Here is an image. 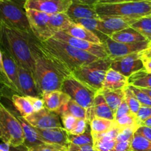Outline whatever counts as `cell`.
<instances>
[{
  "label": "cell",
  "instance_id": "obj_1",
  "mask_svg": "<svg viewBox=\"0 0 151 151\" xmlns=\"http://www.w3.org/2000/svg\"><path fill=\"white\" fill-rule=\"evenodd\" d=\"M38 44L46 58L65 78L72 75V72L78 68L99 59L54 38L45 42L39 41Z\"/></svg>",
  "mask_w": 151,
  "mask_h": 151
},
{
  "label": "cell",
  "instance_id": "obj_2",
  "mask_svg": "<svg viewBox=\"0 0 151 151\" xmlns=\"http://www.w3.org/2000/svg\"><path fill=\"white\" fill-rule=\"evenodd\" d=\"M0 22V47L11 55L18 65L35 72V60L29 43V35Z\"/></svg>",
  "mask_w": 151,
  "mask_h": 151
},
{
  "label": "cell",
  "instance_id": "obj_3",
  "mask_svg": "<svg viewBox=\"0 0 151 151\" xmlns=\"http://www.w3.org/2000/svg\"><path fill=\"white\" fill-rule=\"evenodd\" d=\"M33 34L29 35V43L35 60L34 79L40 94L61 91L65 77L47 60L39 47V41H35Z\"/></svg>",
  "mask_w": 151,
  "mask_h": 151
},
{
  "label": "cell",
  "instance_id": "obj_4",
  "mask_svg": "<svg viewBox=\"0 0 151 151\" xmlns=\"http://www.w3.org/2000/svg\"><path fill=\"white\" fill-rule=\"evenodd\" d=\"M112 59L111 58H99L91 63L85 64L72 72V75L95 92H99L108 70L111 68Z\"/></svg>",
  "mask_w": 151,
  "mask_h": 151
},
{
  "label": "cell",
  "instance_id": "obj_5",
  "mask_svg": "<svg viewBox=\"0 0 151 151\" xmlns=\"http://www.w3.org/2000/svg\"><path fill=\"white\" fill-rule=\"evenodd\" d=\"M97 14L100 16H117L139 19L151 15V0L115 4H95Z\"/></svg>",
  "mask_w": 151,
  "mask_h": 151
},
{
  "label": "cell",
  "instance_id": "obj_6",
  "mask_svg": "<svg viewBox=\"0 0 151 151\" xmlns=\"http://www.w3.org/2000/svg\"><path fill=\"white\" fill-rule=\"evenodd\" d=\"M24 0L0 1V22L23 33H32L24 8Z\"/></svg>",
  "mask_w": 151,
  "mask_h": 151
},
{
  "label": "cell",
  "instance_id": "obj_7",
  "mask_svg": "<svg viewBox=\"0 0 151 151\" xmlns=\"http://www.w3.org/2000/svg\"><path fill=\"white\" fill-rule=\"evenodd\" d=\"M0 140L10 146L24 145V137L22 125L15 116L0 101Z\"/></svg>",
  "mask_w": 151,
  "mask_h": 151
},
{
  "label": "cell",
  "instance_id": "obj_8",
  "mask_svg": "<svg viewBox=\"0 0 151 151\" xmlns=\"http://www.w3.org/2000/svg\"><path fill=\"white\" fill-rule=\"evenodd\" d=\"M61 91L86 111L91 108L97 94L72 75L63 80Z\"/></svg>",
  "mask_w": 151,
  "mask_h": 151
},
{
  "label": "cell",
  "instance_id": "obj_9",
  "mask_svg": "<svg viewBox=\"0 0 151 151\" xmlns=\"http://www.w3.org/2000/svg\"><path fill=\"white\" fill-rule=\"evenodd\" d=\"M26 12L32 34L38 41L45 42L54 36L55 33L49 26L50 15L30 9Z\"/></svg>",
  "mask_w": 151,
  "mask_h": 151
},
{
  "label": "cell",
  "instance_id": "obj_10",
  "mask_svg": "<svg viewBox=\"0 0 151 151\" xmlns=\"http://www.w3.org/2000/svg\"><path fill=\"white\" fill-rule=\"evenodd\" d=\"M150 44L149 41L137 43H120L114 41L110 37H107L103 41L109 57L111 59L144 51L148 48Z\"/></svg>",
  "mask_w": 151,
  "mask_h": 151
},
{
  "label": "cell",
  "instance_id": "obj_11",
  "mask_svg": "<svg viewBox=\"0 0 151 151\" xmlns=\"http://www.w3.org/2000/svg\"><path fill=\"white\" fill-rule=\"evenodd\" d=\"M52 38L63 41L78 50L86 52L98 58H109V55H108L106 47L103 44H97L89 42V41H84V40L78 39V38L68 35L63 31H59V32H56Z\"/></svg>",
  "mask_w": 151,
  "mask_h": 151
},
{
  "label": "cell",
  "instance_id": "obj_12",
  "mask_svg": "<svg viewBox=\"0 0 151 151\" xmlns=\"http://www.w3.org/2000/svg\"><path fill=\"white\" fill-rule=\"evenodd\" d=\"M111 69L119 72L128 78L137 72L145 70L144 63L139 52L112 59Z\"/></svg>",
  "mask_w": 151,
  "mask_h": 151
},
{
  "label": "cell",
  "instance_id": "obj_13",
  "mask_svg": "<svg viewBox=\"0 0 151 151\" xmlns=\"http://www.w3.org/2000/svg\"><path fill=\"white\" fill-rule=\"evenodd\" d=\"M24 119L32 127L39 129L63 128L60 116L56 112L51 111L46 108L39 111L34 112Z\"/></svg>",
  "mask_w": 151,
  "mask_h": 151
},
{
  "label": "cell",
  "instance_id": "obj_14",
  "mask_svg": "<svg viewBox=\"0 0 151 151\" xmlns=\"http://www.w3.org/2000/svg\"><path fill=\"white\" fill-rule=\"evenodd\" d=\"M72 0H26L25 10H35L49 15L66 13Z\"/></svg>",
  "mask_w": 151,
  "mask_h": 151
},
{
  "label": "cell",
  "instance_id": "obj_15",
  "mask_svg": "<svg viewBox=\"0 0 151 151\" xmlns=\"http://www.w3.org/2000/svg\"><path fill=\"white\" fill-rule=\"evenodd\" d=\"M137 19L117 16H100L97 26V32L106 37L115 32L130 27Z\"/></svg>",
  "mask_w": 151,
  "mask_h": 151
},
{
  "label": "cell",
  "instance_id": "obj_16",
  "mask_svg": "<svg viewBox=\"0 0 151 151\" xmlns=\"http://www.w3.org/2000/svg\"><path fill=\"white\" fill-rule=\"evenodd\" d=\"M40 140L46 144L56 145L68 147L69 144V133L64 128H51V129H39L35 128Z\"/></svg>",
  "mask_w": 151,
  "mask_h": 151
},
{
  "label": "cell",
  "instance_id": "obj_17",
  "mask_svg": "<svg viewBox=\"0 0 151 151\" xmlns=\"http://www.w3.org/2000/svg\"><path fill=\"white\" fill-rule=\"evenodd\" d=\"M94 117L114 120V114L113 111L111 109L104 97L100 92L96 94L91 109L86 111V120L88 122Z\"/></svg>",
  "mask_w": 151,
  "mask_h": 151
},
{
  "label": "cell",
  "instance_id": "obj_18",
  "mask_svg": "<svg viewBox=\"0 0 151 151\" xmlns=\"http://www.w3.org/2000/svg\"><path fill=\"white\" fill-rule=\"evenodd\" d=\"M18 73L19 87L22 96L41 97V95L37 88L33 75L19 65H18Z\"/></svg>",
  "mask_w": 151,
  "mask_h": 151
},
{
  "label": "cell",
  "instance_id": "obj_19",
  "mask_svg": "<svg viewBox=\"0 0 151 151\" xmlns=\"http://www.w3.org/2000/svg\"><path fill=\"white\" fill-rule=\"evenodd\" d=\"M66 14L72 19V22L81 19H100V16L96 11L95 5L75 1H72V4L66 12Z\"/></svg>",
  "mask_w": 151,
  "mask_h": 151
},
{
  "label": "cell",
  "instance_id": "obj_20",
  "mask_svg": "<svg viewBox=\"0 0 151 151\" xmlns=\"http://www.w3.org/2000/svg\"><path fill=\"white\" fill-rule=\"evenodd\" d=\"M121 130L119 127L104 134L93 136V147L97 151H111L116 142V137Z\"/></svg>",
  "mask_w": 151,
  "mask_h": 151
},
{
  "label": "cell",
  "instance_id": "obj_21",
  "mask_svg": "<svg viewBox=\"0 0 151 151\" xmlns=\"http://www.w3.org/2000/svg\"><path fill=\"white\" fill-rule=\"evenodd\" d=\"M1 53H2L3 64H4L6 75H7V78L10 80V83L13 86V91L17 92V94H21L19 83V73H18L17 63L7 51H5V50L1 48Z\"/></svg>",
  "mask_w": 151,
  "mask_h": 151
},
{
  "label": "cell",
  "instance_id": "obj_22",
  "mask_svg": "<svg viewBox=\"0 0 151 151\" xmlns=\"http://www.w3.org/2000/svg\"><path fill=\"white\" fill-rule=\"evenodd\" d=\"M41 98L44 100L46 109L54 112H57L71 99L69 95L62 91H54L45 93L42 94Z\"/></svg>",
  "mask_w": 151,
  "mask_h": 151
},
{
  "label": "cell",
  "instance_id": "obj_23",
  "mask_svg": "<svg viewBox=\"0 0 151 151\" xmlns=\"http://www.w3.org/2000/svg\"><path fill=\"white\" fill-rule=\"evenodd\" d=\"M128 86V78L110 68L106 73L101 90L123 89Z\"/></svg>",
  "mask_w": 151,
  "mask_h": 151
},
{
  "label": "cell",
  "instance_id": "obj_24",
  "mask_svg": "<svg viewBox=\"0 0 151 151\" xmlns=\"http://www.w3.org/2000/svg\"><path fill=\"white\" fill-rule=\"evenodd\" d=\"M63 32L78 39L84 40V41H89V42L97 44H103L102 40L94 32L88 30L82 25L75 23V22H73V24L70 27H69L66 30Z\"/></svg>",
  "mask_w": 151,
  "mask_h": 151
},
{
  "label": "cell",
  "instance_id": "obj_25",
  "mask_svg": "<svg viewBox=\"0 0 151 151\" xmlns=\"http://www.w3.org/2000/svg\"><path fill=\"white\" fill-rule=\"evenodd\" d=\"M17 118L20 122L22 129H23L24 137V145L29 149L43 144L42 142L40 140L35 128L29 125L22 116H17Z\"/></svg>",
  "mask_w": 151,
  "mask_h": 151
},
{
  "label": "cell",
  "instance_id": "obj_26",
  "mask_svg": "<svg viewBox=\"0 0 151 151\" xmlns=\"http://www.w3.org/2000/svg\"><path fill=\"white\" fill-rule=\"evenodd\" d=\"M110 38L114 41L120 43H137L147 41L144 36L131 27L115 32L111 35Z\"/></svg>",
  "mask_w": 151,
  "mask_h": 151
},
{
  "label": "cell",
  "instance_id": "obj_27",
  "mask_svg": "<svg viewBox=\"0 0 151 151\" xmlns=\"http://www.w3.org/2000/svg\"><path fill=\"white\" fill-rule=\"evenodd\" d=\"M99 92L104 97L106 103L113 111L114 114H115L121 103L125 100L124 88L118 90H100Z\"/></svg>",
  "mask_w": 151,
  "mask_h": 151
},
{
  "label": "cell",
  "instance_id": "obj_28",
  "mask_svg": "<svg viewBox=\"0 0 151 151\" xmlns=\"http://www.w3.org/2000/svg\"><path fill=\"white\" fill-rule=\"evenodd\" d=\"M73 24L72 19L65 13L50 15L49 26L56 33L59 31H64Z\"/></svg>",
  "mask_w": 151,
  "mask_h": 151
},
{
  "label": "cell",
  "instance_id": "obj_29",
  "mask_svg": "<svg viewBox=\"0 0 151 151\" xmlns=\"http://www.w3.org/2000/svg\"><path fill=\"white\" fill-rule=\"evenodd\" d=\"M56 113L60 116L65 114H70L77 119H86V110L72 99L65 103Z\"/></svg>",
  "mask_w": 151,
  "mask_h": 151
},
{
  "label": "cell",
  "instance_id": "obj_30",
  "mask_svg": "<svg viewBox=\"0 0 151 151\" xmlns=\"http://www.w3.org/2000/svg\"><path fill=\"white\" fill-rule=\"evenodd\" d=\"M89 123L92 137L104 134L117 127L114 120H110V119L99 117H94L90 121Z\"/></svg>",
  "mask_w": 151,
  "mask_h": 151
},
{
  "label": "cell",
  "instance_id": "obj_31",
  "mask_svg": "<svg viewBox=\"0 0 151 151\" xmlns=\"http://www.w3.org/2000/svg\"><path fill=\"white\" fill-rule=\"evenodd\" d=\"M12 103L23 118H27L34 113L32 105L27 97L13 94L12 96Z\"/></svg>",
  "mask_w": 151,
  "mask_h": 151
},
{
  "label": "cell",
  "instance_id": "obj_32",
  "mask_svg": "<svg viewBox=\"0 0 151 151\" xmlns=\"http://www.w3.org/2000/svg\"><path fill=\"white\" fill-rule=\"evenodd\" d=\"M128 84L137 88L151 89V73L140 71L128 78Z\"/></svg>",
  "mask_w": 151,
  "mask_h": 151
},
{
  "label": "cell",
  "instance_id": "obj_33",
  "mask_svg": "<svg viewBox=\"0 0 151 151\" xmlns=\"http://www.w3.org/2000/svg\"><path fill=\"white\" fill-rule=\"evenodd\" d=\"M139 33L151 42V16H145L137 19L131 26Z\"/></svg>",
  "mask_w": 151,
  "mask_h": 151
},
{
  "label": "cell",
  "instance_id": "obj_34",
  "mask_svg": "<svg viewBox=\"0 0 151 151\" xmlns=\"http://www.w3.org/2000/svg\"><path fill=\"white\" fill-rule=\"evenodd\" d=\"M69 139L71 144L77 146L93 145V138L91 136L90 125L84 134L78 136L69 134Z\"/></svg>",
  "mask_w": 151,
  "mask_h": 151
},
{
  "label": "cell",
  "instance_id": "obj_35",
  "mask_svg": "<svg viewBox=\"0 0 151 151\" xmlns=\"http://www.w3.org/2000/svg\"><path fill=\"white\" fill-rule=\"evenodd\" d=\"M124 94H125V100L129 107L130 111L133 114L137 115L142 105L140 104L139 100H137V98L128 86L124 88Z\"/></svg>",
  "mask_w": 151,
  "mask_h": 151
},
{
  "label": "cell",
  "instance_id": "obj_36",
  "mask_svg": "<svg viewBox=\"0 0 151 151\" xmlns=\"http://www.w3.org/2000/svg\"><path fill=\"white\" fill-rule=\"evenodd\" d=\"M133 151H151V142L135 132L131 141Z\"/></svg>",
  "mask_w": 151,
  "mask_h": 151
},
{
  "label": "cell",
  "instance_id": "obj_37",
  "mask_svg": "<svg viewBox=\"0 0 151 151\" xmlns=\"http://www.w3.org/2000/svg\"><path fill=\"white\" fill-rule=\"evenodd\" d=\"M114 121L116 124V126L120 128H134L137 130L139 127H140L138 121L137 119L136 115L133 114L131 113L123 115V116Z\"/></svg>",
  "mask_w": 151,
  "mask_h": 151
},
{
  "label": "cell",
  "instance_id": "obj_38",
  "mask_svg": "<svg viewBox=\"0 0 151 151\" xmlns=\"http://www.w3.org/2000/svg\"><path fill=\"white\" fill-rule=\"evenodd\" d=\"M129 88H131V91L136 96L137 100L140 103V104L143 106H147V107H151V98L147 95L146 93H145L140 88H137L133 86H128Z\"/></svg>",
  "mask_w": 151,
  "mask_h": 151
},
{
  "label": "cell",
  "instance_id": "obj_39",
  "mask_svg": "<svg viewBox=\"0 0 151 151\" xmlns=\"http://www.w3.org/2000/svg\"><path fill=\"white\" fill-rule=\"evenodd\" d=\"M99 20H100V19H78V20L74 21L73 22L82 25V26H83L84 27H86V29H88V30L94 32V33H95L96 35L98 36V35H97L98 32H97V26H98Z\"/></svg>",
  "mask_w": 151,
  "mask_h": 151
},
{
  "label": "cell",
  "instance_id": "obj_40",
  "mask_svg": "<svg viewBox=\"0 0 151 151\" xmlns=\"http://www.w3.org/2000/svg\"><path fill=\"white\" fill-rule=\"evenodd\" d=\"M137 129L134 128H121L116 137V142L132 141Z\"/></svg>",
  "mask_w": 151,
  "mask_h": 151
},
{
  "label": "cell",
  "instance_id": "obj_41",
  "mask_svg": "<svg viewBox=\"0 0 151 151\" xmlns=\"http://www.w3.org/2000/svg\"><path fill=\"white\" fill-rule=\"evenodd\" d=\"M67 147L51 144H43L28 149V151H66Z\"/></svg>",
  "mask_w": 151,
  "mask_h": 151
},
{
  "label": "cell",
  "instance_id": "obj_42",
  "mask_svg": "<svg viewBox=\"0 0 151 151\" xmlns=\"http://www.w3.org/2000/svg\"><path fill=\"white\" fill-rule=\"evenodd\" d=\"M90 123L86 120V119H78L76 124H75V127L72 129V131L70 133H69V134H72V135H81V134H84L86 131L87 128L89 126Z\"/></svg>",
  "mask_w": 151,
  "mask_h": 151
},
{
  "label": "cell",
  "instance_id": "obj_43",
  "mask_svg": "<svg viewBox=\"0 0 151 151\" xmlns=\"http://www.w3.org/2000/svg\"><path fill=\"white\" fill-rule=\"evenodd\" d=\"M62 124H63V128L67 131L68 133H70L72 129L75 127L78 119L75 116H72L70 114H65L60 116Z\"/></svg>",
  "mask_w": 151,
  "mask_h": 151
},
{
  "label": "cell",
  "instance_id": "obj_44",
  "mask_svg": "<svg viewBox=\"0 0 151 151\" xmlns=\"http://www.w3.org/2000/svg\"><path fill=\"white\" fill-rule=\"evenodd\" d=\"M136 116H137V119L138 121L139 124L141 126L142 124L145 121L151 118V107L142 106L137 114L136 115Z\"/></svg>",
  "mask_w": 151,
  "mask_h": 151
},
{
  "label": "cell",
  "instance_id": "obj_45",
  "mask_svg": "<svg viewBox=\"0 0 151 151\" xmlns=\"http://www.w3.org/2000/svg\"><path fill=\"white\" fill-rule=\"evenodd\" d=\"M0 81L2 82V83L7 88H10L13 91V86L10 83V80L7 78L6 72L4 71V64H3V59H2V53H1V47H0Z\"/></svg>",
  "mask_w": 151,
  "mask_h": 151
},
{
  "label": "cell",
  "instance_id": "obj_46",
  "mask_svg": "<svg viewBox=\"0 0 151 151\" xmlns=\"http://www.w3.org/2000/svg\"><path fill=\"white\" fill-rule=\"evenodd\" d=\"M28 100L30 102L32 107L33 109L34 112L39 111L42 110L43 109L45 108L44 106V102L42 98L41 97H27Z\"/></svg>",
  "mask_w": 151,
  "mask_h": 151
},
{
  "label": "cell",
  "instance_id": "obj_47",
  "mask_svg": "<svg viewBox=\"0 0 151 151\" xmlns=\"http://www.w3.org/2000/svg\"><path fill=\"white\" fill-rule=\"evenodd\" d=\"M111 151H133L131 141L116 142Z\"/></svg>",
  "mask_w": 151,
  "mask_h": 151
},
{
  "label": "cell",
  "instance_id": "obj_48",
  "mask_svg": "<svg viewBox=\"0 0 151 151\" xmlns=\"http://www.w3.org/2000/svg\"><path fill=\"white\" fill-rule=\"evenodd\" d=\"M131 113L130 111L129 107H128V104L125 102V100H124V101L121 103V105L119 106V107L118 108V109L116 110V111L114 114V120L119 119V117L122 116L123 115Z\"/></svg>",
  "mask_w": 151,
  "mask_h": 151
},
{
  "label": "cell",
  "instance_id": "obj_49",
  "mask_svg": "<svg viewBox=\"0 0 151 151\" xmlns=\"http://www.w3.org/2000/svg\"><path fill=\"white\" fill-rule=\"evenodd\" d=\"M66 151H97L94 150L93 145H84V146H77L75 145L69 144Z\"/></svg>",
  "mask_w": 151,
  "mask_h": 151
},
{
  "label": "cell",
  "instance_id": "obj_50",
  "mask_svg": "<svg viewBox=\"0 0 151 151\" xmlns=\"http://www.w3.org/2000/svg\"><path fill=\"white\" fill-rule=\"evenodd\" d=\"M136 133L140 134L142 137H144L145 138L147 139V140L151 142V128L142 125V126L139 127Z\"/></svg>",
  "mask_w": 151,
  "mask_h": 151
},
{
  "label": "cell",
  "instance_id": "obj_51",
  "mask_svg": "<svg viewBox=\"0 0 151 151\" xmlns=\"http://www.w3.org/2000/svg\"><path fill=\"white\" fill-rule=\"evenodd\" d=\"M147 1V0H100L97 4H115V3L132 2V1Z\"/></svg>",
  "mask_w": 151,
  "mask_h": 151
},
{
  "label": "cell",
  "instance_id": "obj_52",
  "mask_svg": "<svg viewBox=\"0 0 151 151\" xmlns=\"http://www.w3.org/2000/svg\"><path fill=\"white\" fill-rule=\"evenodd\" d=\"M140 56H141L142 59L145 58H151V44H150V46L147 49L142 52H140Z\"/></svg>",
  "mask_w": 151,
  "mask_h": 151
},
{
  "label": "cell",
  "instance_id": "obj_53",
  "mask_svg": "<svg viewBox=\"0 0 151 151\" xmlns=\"http://www.w3.org/2000/svg\"><path fill=\"white\" fill-rule=\"evenodd\" d=\"M143 63H144L145 71L148 73H151V58H145L142 59Z\"/></svg>",
  "mask_w": 151,
  "mask_h": 151
},
{
  "label": "cell",
  "instance_id": "obj_54",
  "mask_svg": "<svg viewBox=\"0 0 151 151\" xmlns=\"http://www.w3.org/2000/svg\"><path fill=\"white\" fill-rule=\"evenodd\" d=\"M72 1H78V2H81V3H84V4L95 5V4H97L100 0H72Z\"/></svg>",
  "mask_w": 151,
  "mask_h": 151
},
{
  "label": "cell",
  "instance_id": "obj_55",
  "mask_svg": "<svg viewBox=\"0 0 151 151\" xmlns=\"http://www.w3.org/2000/svg\"><path fill=\"white\" fill-rule=\"evenodd\" d=\"M10 144L3 142H0V151H10Z\"/></svg>",
  "mask_w": 151,
  "mask_h": 151
},
{
  "label": "cell",
  "instance_id": "obj_56",
  "mask_svg": "<svg viewBox=\"0 0 151 151\" xmlns=\"http://www.w3.org/2000/svg\"><path fill=\"white\" fill-rule=\"evenodd\" d=\"M27 147H25L24 145L19 146V147H13V146H10V151H27Z\"/></svg>",
  "mask_w": 151,
  "mask_h": 151
},
{
  "label": "cell",
  "instance_id": "obj_57",
  "mask_svg": "<svg viewBox=\"0 0 151 151\" xmlns=\"http://www.w3.org/2000/svg\"><path fill=\"white\" fill-rule=\"evenodd\" d=\"M142 125H143V126H147V127H149V128H151V118L148 119L147 120L145 121V122H143L142 124ZM142 125H141V126H142Z\"/></svg>",
  "mask_w": 151,
  "mask_h": 151
},
{
  "label": "cell",
  "instance_id": "obj_58",
  "mask_svg": "<svg viewBox=\"0 0 151 151\" xmlns=\"http://www.w3.org/2000/svg\"><path fill=\"white\" fill-rule=\"evenodd\" d=\"M140 89L142 90L145 93H146V94H147V95H148L151 98V89H147V88H140Z\"/></svg>",
  "mask_w": 151,
  "mask_h": 151
},
{
  "label": "cell",
  "instance_id": "obj_59",
  "mask_svg": "<svg viewBox=\"0 0 151 151\" xmlns=\"http://www.w3.org/2000/svg\"><path fill=\"white\" fill-rule=\"evenodd\" d=\"M5 86L4 85V84L2 83V82H1V81H0V96L2 94V91H3V88H4V87Z\"/></svg>",
  "mask_w": 151,
  "mask_h": 151
},
{
  "label": "cell",
  "instance_id": "obj_60",
  "mask_svg": "<svg viewBox=\"0 0 151 151\" xmlns=\"http://www.w3.org/2000/svg\"><path fill=\"white\" fill-rule=\"evenodd\" d=\"M2 1V0H0V1Z\"/></svg>",
  "mask_w": 151,
  "mask_h": 151
},
{
  "label": "cell",
  "instance_id": "obj_61",
  "mask_svg": "<svg viewBox=\"0 0 151 151\" xmlns=\"http://www.w3.org/2000/svg\"><path fill=\"white\" fill-rule=\"evenodd\" d=\"M27 151H28V149H27Z\"/></svg>",
  "mask_w": 151,
  "mask_h": 151
},
{
  "label": "cell",
  "instance_id": "obj_62",
  "mask_svg": "<svg viewBox=\"0 0 151 151\" xmlns=\"http://www.w3.org/2000/svg\"><path fill=\"white\" fill-rule=\"evenodd\" d=\"M24 1H26V0H24Z\"/></svg>",
  "mask_w": 151,
  "mask_h": 151
},
{
  "label": "cell",
  "instance_id": "obj_63",
  "mask_svg": "<svg viewBox=\"0 0 151 151\" xmlns=\"http://www.w3.org/2000/svg\"><path fill=\"white\" fill-rule=\"evenodd\" d=\"M150 44H151V42H150Z\"/></svg>",
  "mask_w": 151,
  "mask_h": 151
},
{
  "label": "cell",
  "instance_id": "obj_64",
  "mask_svg": "<svg viewBox=\"0 0 151 151\" xmlns=\"http://www.w3.org/2000/svg\"><path fill=\"white\" fill-rule=\"evenodd\" d=\"M150 16H151V15H150Z\"/></svg>",
  "mask_w": 151,
  "mask_h": 151
}]
</instances>
